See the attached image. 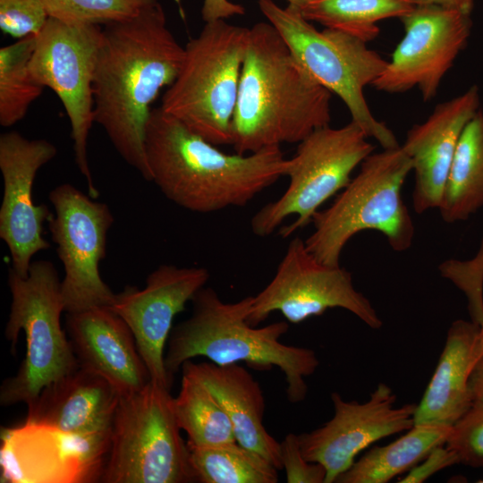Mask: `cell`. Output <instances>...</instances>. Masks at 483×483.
Returning <instances> with one entry per match:
<instances>
[{
	"label": "cell",
	"instance_id": "obj_22",
	"mask_svg": "<svg viewBox=\"0 0 483 483\" xmlns=\"http://www.w3.org/2000/svg\"><path fill=\"white\" fill-rule=\"evenodd\" d=\"M182 372L200 381L214 395L229 417L238 444L260 453L281 470L280 442L264 426L265 398L258 382L238 363L182 365Z\"/></svg>",
	"mask_w": 483,
	"mask_h": 483
},
{
	"label": "cell",
	"instance_id": "obj_29",
	"mask_svg": "<svg viewBox=\"0 0 483 483\" xmlns=\"http://www.w3.org/2000/svg\"><path fill=\"white\" fill-rule=\"evenodd\" d=\"M36 35L0 48V124L11 127L22 120L45 87L32 75L30 61Z\"/></svg>",
	"mask_w": 483,
	"mask_h": 483
},
{
	"label": "cell",
	"instance_id": "obj_6",
	"mask_svg": "<svg viewBox=\"0 0 483 483\" xmlns=\"http://www.w3.org/2000/svg\"><path fill=\"white\" fill-rule=\"evenodd\" d=\"M249 28L217 20L205 22L184 47L179 73L160 108L208 142L231 145Z\"/></svg>",
	"mask_w": 483,
	"mask_h": 483
},
{
	"label": "cell",
	"instance_id": "obj_24",
	"mask_svg": "<svg viewBox=\"0 0 483 483\" xmlns=\"http://www.w3.org/2000/svg\"><path fill=\"white\" fill-rule=\"evenodd\" d=\"M483 208V109L460 137L438 210L447 224L468 220Z\"/></svg>",
	"mask_w": 483,
	"mask_h": 483
},
{
	"label": "cell",
	"instance_id": "obj_7",
	"mask_svg": "<svg viewBox=\"0 0 483 483\" xmlns=\"http://www.w3.org/2000/svg\"><path fill=\"white\" fill-rule=\"evenodd\" d=\"M258 6L310 76L343 101L351 121L383 148L400 146L394 132L374 116L364 94L387 61L351 34L330 28L318 30L297 5L258 0Z\"/></svg>",
	"mask_w": 483,
	"mask_h": 483
},
{
	"label": "cell",
	"instance_id": "obj_18",
	"mask_svg": "<svg viewBox=\"0 0 483 483\" xmlns=\"http://www.w3.org/2000/svg\"><path fill=\"white\" fill-rule=\"evenodd\" d=\"M208 278L205 267L162 264L148 275L143 288L127 285L115 293L109 308L131 328L151 380L169 389L173 382L165 367L164 351L173 321Z\"/></svg>",
	"mask_w": 483,
	"mask_h": 483
},
{
	"label": "cell",
	"instance_id": "obj_8",
	"mask_svg": "<svg viewBox=\"0 0 483 483\" xmlns=\"http://www.w3.org/2000/svg\"><path fill=\"white\" fill-rule=\"evenodd\" d=\"M12 301L4 335L14 347L25 333L26 354L17 373L0 388V403H32L49 384L79 368L66 331L61 326L64 311L61 281L49 260L32 261L23 277L12 267L8 274Z\"/></svg>",
	"mask_w": 483,
	"mask_h": 483
},
{
	"label": "cell",
	"instance_id": "obj_15",
	"mask_svg": "<svg viewBox=\"0 0 483 483\" xmlns=\"http://www.w3.org/2000/svg\"><path fill=\"white\" fill-rule=\"evenodd\" d=\"M2 481L93 482L101 479L111 430L72 434L24 423L1 433Z\"/></svg>",
	"mask_w": 483,
	"mask_h": 483
},
{
	"label": "cell",
	"instance_id": "obj_17",
	"mask_svg": "<svg viewBox=\"0 0 483 483\" xmlns=\"http://www.w3.org/2000/svg\"><path fill=\"white\" fill-rule=\"evenodd\" d=\"M56 154V147L47 140H30L15 131L0 136V238L8 247L12 268L23 277L34 255L50 248L43 225L53 214L46 204H35L33 185L38 171Z\"/></svg>",
	"mask_w": 483,
	"mask_h": 483
},
{
	"label": "cell",
	"instance_id": "obj_23",
	"mask_svg": "<svg viewBox=\"0 0 483 483\" xmlns=\"http://www.w3.org/2000/svg\"><path fill=\"white\" fill-rule=\"evenodd\" d=\"M483 352L479 325L455 320L450 326L437 366L414 413V425L452 427L471 407L469 380Z\"/></svg>",
	"mask_w": 483,
	"mask_h": 483
},
{
	"label": "cell",
	"instance_id": "obj_32",
	"mask_svg": "<svg viewBox=\"0 0 483 483\" xmlns=\"http://www.w3.org/2000/svg\"><path fill=\"white\" fill-rule=\"evenodd\" d=\"M48 18L41 0H0V29L15 38L38 34Z\"/></svg>",
	"mask_w": 483,
	"mask_h": 483
},
{
	"label": "cell",
	"instance_id": "obj_34",
	"mask_svg": "<svg viewBox=\"0 0 483 483\" xmlns=\"http://www.w3.org/2000/svg\"><path fill=\"white\" fill-rule=\"evenodd\" d=\"M438 445L402 478V483H421L443 469L459 463L455 453L446 445Z\"/></svg>",
	"mask_w": 483,
	"mask_h": 483
},
{
	"label": "cell",
	"instance_id": "obj_14",
	"mask_svg": "<svg viewBox=\"0 0 483 483\" xmlns=\"http://www.w3.org/2000/svg\"><path fill=\"white\" fill-rule=\"evenodd\" d=\"M404 35L372 86L390 94L417 88L424 101L439 86L471 34L470 14L433 4H417L400 19Z\"/></svg>",
	"mask_w": 483,
	"mask_h": 483
},
{
	"label": "cell",
	"instance_id": "obj_12",
	"mask_svg": "<svg viewBox=\"0 0 483 483\" xmlns=\"http://www.w3.org/2000/svg\"><path fill=\"white\" fill-rule=\"evenodd\" d=\"M334 308L350 311L373 329L382 326L369 300L355 289L352 274L340 265L319 261L296 236L289 242L271 281L252 296L247 319L257 326L279 311L287 322L299 324Z\"/></svg>",
	"mask_w": 483,
	"mask_h": 483
},
{
	"label": "cell",
	"instance_id": "obj_10",
	"mask_svg": "<svg viewBox=\"0 0 483 483\" xmlns=\"http://www.w3.org/2000/svg\"><path fill=\"white\" fill-rule=\"evenodd\" d=\"M374 148L352 121L339 128L327 125L315 130L288 158L285 191L251 217L252 233L267 237L279 228V234L287 238L304 228L327 199L346 187L353 171Z\"/></svg>",
	"mask_w": 483,
	"mask_h": 483
},
{
	"label": "cell",
	"instance_id": "obj_16",
	"mask_svg": "<svg viewBox=\"0 0 483 483\" xmlns=\"http://www.w3.org/2000/svg\"><path fill=\"white\" fill-rule=\"evenodd\" d=\"M334 416L323 426L298 435L305 459L321 464L326 470L325 483L335 482L361 451L386 436L414 426L417 404L395 406L396 395L379 383L367 402L345 401L331 394Z\"/></svg>",
	"mask_w": 483,
	"mask_h": 483
},
{
	"label": "cell",
	"instance_id": "obj_27",
	"mask_svg": "<svg viewBox=\"0 0 483 483\" xmlns=\"http://www.w3.org/2000/svg\"><path fill=\"white\" fill-rule=\"evenodd\" d=\"M178 424L189 446H213L237 442L231 420L210 391L195 377L182 373L174 398Z\"/></svg>",
	"mask_w": 483,
	"mask_h": 483
},
{
	"label": "cell",
	"instance_id": "obj_20",
	"mask_svg": "<svg viewBox=\"0 0 483 483\" xmlns=\"http://www.w3.org/2000/svg\"><path fill=\"white\" fill-rule=\"evenodd\" d=\"M65 331L79 368L106 379L121 396L151 380L131 328L108 307L66 313Z\"/></svg>",
	"mask_w": 483,
	"mask_h": 483
},
{
	"label": "cell",
	"instance_id": "obj_35",
	"mask_svg": "<svg viewBox=\"0 0 483 483\" xmlns=\"http://www.w3.org/2000/svg\"><path fill=\"white\" fill-rule=\"evenodd\" d=\"M301 7L307 0H285ZM245 9L242 5L230 0H203L201 8L202 19L205 22L226 20L234 15H242Z\"/></svg>",
	"mask_w": 483,
	"mask_h": 483
},
{
	"label": "cell",
	"instance_id": "obj_21",
	"mask_svg": "<svg viewBox=\"0 0 483 483\" xmlns=\"http://www.w3.org/2000/svg\"><path fill=\"white\" fill-rule=\"evenodd\" d=\"M120 398L106 379L78 368L41 390L25 422L72 434L109 431Z\"/></svg>",
	"mask_w": 483,
	"mask_h": 483
},
{
	"label": "cell",
	"instance_id": "obj_30",
	"mask_svg": "<svg viewBox=\"0 0 483 483\" xmlns=\"http://www.w3.org/2000/svg\"><path fill=\"white\" fill-rule=\"evenodd\" d=\"M49 17L68 23L106 25L137 14L153 0H41Z\"/></svg>",
	"mask_w": 483,
	"mask_h": 483
},
{
	"label": "cell",
	"instance_id": "obj_19",
	"mask_svg": "<svg viewBox=\"0 0 483 483\" xmlns=\"http://www.w3.org/2000/svg\"><path fill=\"white\" fill-rule=\"evenodd\" d=\"M480 103L479 88L472 85L439 103L424 122L407 131L401 146L414 173L411 199L417 214L438 208L460 137Z\"/></svg>",
	"mask_w": 483,
	"mask_h": 483
},
{
	"label": "cell",
	"instance_id": "obj_25",
	"mask_svg": "<svg viewBox=\"0 0 483 483\" xmlns=\"http://www.w3.org/2000/svg\"><path fill=\"white\" fill-rule=\"evenodd\" d=\"M452 427L414 425L395 441L375 446L335 480L336 483H386L409 471L434 448L445 445Z\"/></svg>",
	"mask_w": 483,
	"mask_h": 483
},
{
	"label": "cell",
	"instance_id": "obj_31",
	"mask_svg": "<svg viewBox=\"0 0 483 483\" xmlns=\"http://www.w3.org/2000/svg\"><path fill=\"white\" fill-rule=\"evenodd\" d=\"M445 445L455 453L459 463L483 468V402H473L452 426Z\"/></svg>",
	"mask_w": 483,
	"mask_h": 483
},
{
	"label": "cell",
	"instance_id": "obj_37",
	"mask_svg": "<svg viewBox=\"0 0 483 483\" xmlns=\"http://www.w3.org/2000/svg\"><path fill=\"white\" fill-rule=\"evenodd\" d=\"M469 386L473 402H483V352L476 360L470 373Z\"/></svg>",
	"mask_w": 483,
	"mask_h": 483
},
{
	"label": "cell",
	"instance_id": "obj_33",
	"mask_svg": "<svg viewBox=\"0 0 483 483\" xmlns=\"http://www.w3.org/2000/svg\"><path fill=\"white\" fill-rule=\"evenodd\" d=\"M280 460L288 483H325L326 469L305 459L298 435L289 433L280 442Z\"/></svg>",
	"mask_w": 483,
	"mask_h": 483
},
{
	"label": "cell",
	"instance_id": "obj_9",
	"mask_svg": "<svg viewBox=\"0 0 483 483\" xmlns=\"http://www.w3.org/2000/svg\"><path fill=\"white\" fill-rule=\"evenodd\" d=\"M170 390L150 380L142 389L121 396L101 481L196 482Z\"/></svg>",
	"mask_w": 483,
	"mask_h": 483
},
{
	"label": "cell",
	"instance_id": "obj_36",
	"mask_svg": "<svg viewBox=\"0 0 483 483\" xmlns=\"http://www.w3.org/2000/svg\"><path fill=\"white\" fill-rule=\"evenodd\" d=\"M463 293L468 299L471 320L479 325L483 342V286L476 285L467 288Z\"/></svg>",
	"mask_w": 483,
	"mask_h": 483
},
{
	"label": "cell",
	"instance_id": "obj_11",
	"mask_svg": "<svg viewBox=\"0 0 483 483\" xmlns=\"http://www.w3.org/2000/svg\"><path fill=\"white\" fill-rule=\"evenodd\" d=\"M103 29L97 24L68 23L49 17L37 34L30 61L34 78L51 89L62 102L72 128L75 163L97 199L88 160V140L93 123V80Z\"/></svg>",
	"mask_w": 483,
	"mask_h": 483
},
{
	"label": "cell",
	"instance_id": "obj_38",
	"mask_svg": "<svg viewBox=\"0 0 483 483\" xmlns=\"http://www.w3.org/2000/svg\"><path fill=\"white\" fill-rule=\"evenodd\" d=\"M418 4H433L471 14L474 0H417Z\"/></svg>",
	"mask_w": 483,
	"mask_h": 483
},
{
	"label": "cell",
	"instance_id": "obj_5",
	"mask_svg": "<svg viewBox=\"0 0 483 483\" xmlns=\"http://www.w3.org/2000/svg\"><path fill=\"white\" fill-rule=\"evenodd\" d=\"M411 169L401 145L368 156L333 203L313 216L314 230L304 240L308 250L338 266L348 242L366 230L379 232L394 251L409 250L415 227L402 190Z\"/></svg>",
	"mask_w": 483,
	"mask_h": 483
},
{
	"label": "cell",
	"instance_id": "obj_39",
	"mask_svg": "<svg viewBox=\"0 0 483 483\" xmlns=\"http://www.w3.org/2000/svg\"><path fill=\"white\" fill-rule=\"evenodd\" d=\"M480 482H483V481H480Z\"/></svg>",
	"mask_w": 483,
	"mask_h": 483
},
{
	"label": "cell",
	"instance_id": "obj_3",
	"mask_svg": "<svg viewBox=\"0 0 483 483\" xmlns=\"http://www.w3.org/2000/svg\"><path fill=\"white\" fill-rule=\"evenodd\" d=\"M145 154L151 182L174 204L212 213L244 207L285 175L280 146L227 154L155 107L147 123Z\"/></svg>",
	"mask_w": 483,
	"mask_h": 483
},
{
	"label": "cell",
	"instance_id": "obj_4",
	"mask_svg": "<svg viewBox=\"0 0 483 483\" xmlns=\"http://www.w3.org/2000/svg\"><path fill=\"white\" fill-rule=\"evenodd\" d=\"M191 301V316L172 329L167 341L165 367L172 382L182 365L196 357L217 365L243 361L258 370L278 367L285 377L289 402L306 398L305 378L316 371L319 360L313 350L280 341L289 329L286 321L257 328L247 319L252 296L225 302L210 287L201 288Z\"/></svg>",
	"mask_w": 483,
	"mask_h": 483
},
{
	"label": "cell",
	"instance_id": "obj_13",
	"mask_svg": "<svg viewBox=\"0 0 483 483\" xmlns=\"http://www.w3.org/2000/svg\"><path fill=\"white\" fill-rule=\"evenodd\" d=\"M49 200L55 214L48 220V227L64 268L61 281L64 312L110 308L115 293L99 273V263L106 257L107 232L114 220L109 207L71 183L54 188Z\"/></svg>",
	"mask_w": 483,
	"mask_h": 483
},
{
	"label": "cell",
	"instance_id": "obj_1",
	"mask_svg": "<svg viewBox=\"0 0 483 483\" xmlns=\"http://www.w3.org/2000/svg\"><path fill=\"white\" fill-rule=\"evenodd\" d=\"M184 58L158 0L103 28L94 80L95 123L122 158L151 181L145 133L151 104L177 77Z\"/></svg>",
	"mask_w": 483,
	"mask_h": 483
},
{
	"label": "cell",
	"instance_id": "obj_26",
	"mask_svg": "<svg viewBox=\"0 0 483 483\" xmlns=\"http://www.w3.org/2000/svg\"><path fill=\"white\" fill-rule=\"evenodd\" d=\"M417 4V0H307L300 9L309 21L368 43L379 34L378 21L401 19Z\"/></svg>",
	"mask_w": 483,
	"mask_h": 483
},
{
	"label": "cell",
	"instance_id": "obj_2",
	"mask_svg": "<svg viewBox=\"0 0 483 483\" xmlns=\"http://www.w3.org/2000/svg\"><path fill=\"white\" fill-rule=\"evenodd\" d=\"M332 93L300 64L270 22L249 28L231 145L247 155L299 143L330 125Z\"/></svg>",
	"mask_w": 483,
	"mask_h": 483
},
{
	"label": "cell",
	"instance_id": "obj_28",
	"mask_svg": "<svg viewBox=\"0 0 483 483\" xmlns=\"http://www.w3.org/2000/svg\"><path fill=\"white\" fill-rule=\"evenodd\" d=\"M197 482L276 483L277 469L260 453L237 442L213 446H189Z\"/></svg>",
	"mask_w": 483,
	"mask_h": 483
}]
</instances>
